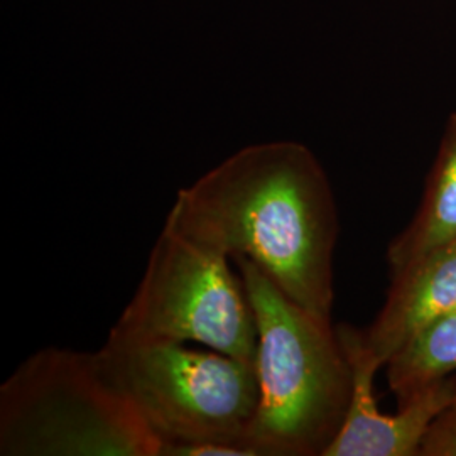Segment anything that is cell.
<instances>
[{
    "instance_id": "cell-6",
    "label": "cell",
    "mask_w": 456,
    "mask_h": 456,
    "mask_svg": "<svg viewBox=\"0 0 456 456\" xmlns=\"http://www.w3.org/2000/svg\"><path fill=\"white\" fill-rule=\"evenodd\" d=\"M337 330L354 372V389L342 428L323 456L419 455L431 423L456 401V379L446 377L418 392L394 414L382 412L374 392L380 367L362 352L354 326Z\"/></svg>"
},
{
    "instance_id": "cell-11",
    "label": "cell",
    "mask_w": 456,
    "mask_h": 456,
    "mask_svg": "<svg viewBox=\"0 0 456 456\" xmlns=\"http://www.w3.org/2000/svg\"><path fill=\"white\" fill-rule=\"evenodd\" d=\"M161 456H256L244 444L230 443H166Z\"/></svg>"
},
{
    "instance_id": "cell-5",
    "label": "cell",
    "mask_w": 456,
    "mask_h": 456,
    "mask_svg": "<svg viewBox=\"0 0 456 456\" xmlns=\"http://www.w3.org/2000/svg\"><path fill=\"white\" fill-rule=\"evenodd\" d=\"M110 333L132 340L201 343L256 363L257 328L228 257L169 230L152 247L137 291Z\"/></svg>"
},
{
    "instance_id": "cell-1",
    "label": "cell",
    "mask_w": 456,
    "mask_h": 456,
    "mask_svg": "<svg viewBox=\"0 0 456 456\" xmlns=\"http://www.w3.org/2000/svg\"><path fill=\"white\" fill-rule=\"evenodd\" d=\"M164 230L228 259L254 262L296 305L331 320L338 212L310 147H242L181 188Z\"/></svg>"
},
{
    "instance_id": "cell-2",
    "label": "cell",
    "mask_w": 456,
    "mask_h": 456,
    "mask_svg": "<svg viewBox=\"0 0 456 456\" xmlns=\"http://www.w3.org/2000/svg\"><path fill=\"white\" fill-rule=\"evenodd\" d=\"M235 264L257 328L259 403L245 446L256 456H323L354 389L338 330L296 305L254 262Z\"/></svg>"
},
{
    "instance_id": "cell-9",
    "label": "cell",
    "mask_w": 456,
    "mask_h": 456,
    "mask_svg": "<svg viewBox=\"0 0 456 456\" xmlns=\"http://www.w3.org/2000/svg\"><path fill=\"white\" fill-rule=\"evenodd\" d=\"M387 380L397 404L456 372V308L428 326L387 362Z\"/></svg>"
},
{
    "instance_id": "cell-3",
    "label": "cell",
    "mask_w": 456,
    "mask_h": 456,
    "mask_svg": "<svg viewBox=\"0 0 456 456\" xmlns=\"http://www.w3.org/2000/svg\"><path fill=\"white\" fill-rule=\"evenodd\" d=\"M161 444L95 352L43 348L0 386L2 456H161Z\"/></svg>"
},
{
    "instance_id": "cell-8",
    "label": "cell",
    "mask_w": 456,
    "mask_h": 456,
    "mask_svg": "<svg viewBox=\"0 0 456 456\" xmlns=\"http://www.w3.org/2000/svg\"><path fill=\"white\" fill-rule=\"evenodd\" d=\"M456 239V112L450 114L428 175L419 210L387 248L389 269L397 271Z\"/></svg>"
},
{
    "instance_id": "cell-10",
    "label": "cell",
    "mask_w": 456,
    "mask_h": 456,
    "mask_svg": "<svg viewBox=\"0 0 456 456\" xmlns=\"http://www.w3.org/2000/svg\"><path fill=\"white\" fill-rule=\"evenodd\" d=\"M421 456H456V401L444 409L426 431Z\"/></svg>"
},
{
    "instance_id": "cell-4",
    "label": "cell",
    "mask_w": 456,
    "mask_h": 456,
    "mask_svg": "<svg viewBox=\"0 0 456 456\" xmlns=\"http://www.w3.org/2000/svg\"><path fill=\"white\" fill-rule=\"evenodd\" d=\"M95 355L102 372L163 444L245 446L259 403L256 363L212 348L132 340L115 333H109Z\"/></svg>"
},
{
    "instance_id": "cell-7",
    "label": "cell",
    "mask_w": 456,
    "mask_h": 456,
    "mask_svg": "<svg viewBox=\"0 0 456 456\" xmlns=\"http://www.w3.org/2000/svg\"><path fill=\"white\" fill-rule=\"evenodd\" d=\"M456 308V239L392 271L382 310L357 330L362 352L380 369L428 326Z\"/></svg>"
}]
</instances>
